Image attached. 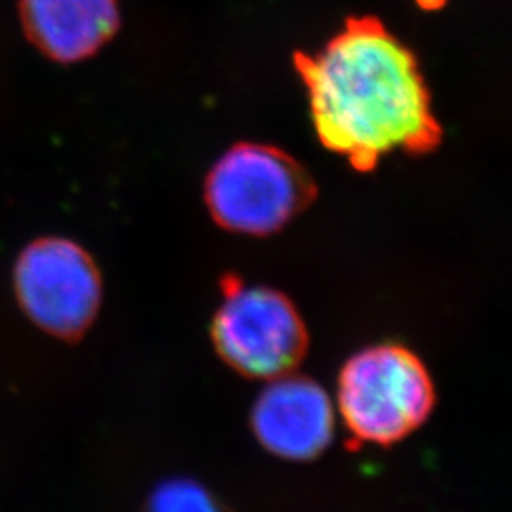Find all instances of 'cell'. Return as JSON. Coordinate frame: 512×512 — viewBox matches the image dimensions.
<instances>
[{
    "mask_svg": "<svg viewBox=\"0 0 512 512\" xmlns=\"http://www.w3.org/2000/svg\"><path fill=\"white\" fill-rule=\"evenodd\" d=\"M315 198L310 173L287 152L241 143L211 169L205 202L228 232L270 236L298 217Z\"/></svg>",
    "mask_w": 512,
    "mask_h": 512,
    "instance_id": "7a4b0ae2",
    "label": "cell"
},
{
    "mask_svg": "<svg viewBox=\"0 0 512 512\" xmlns=\"http://www.w3.org/2000/svg\"><path fill=\"white\" fill-rule=\"evenodd\" d=\"M444 0H418L421 8H439Z\"/></svg>",
    "mask_w": 512,
    "mask_h": 512,
    "instance_id": "9c48e42d",
    "label": "cell"
},
{
    "mask_svg": "<svg viewBox=\"0 0 512 512\" xmlns=\"http://www.w3.org/2000/svg\"><path fill=\"white\" fill-rule=\"evenodd\" d=\"M147 512H230L202 484L188 478L162 482L148 499Z\"/></svg>",
    "mask_w": 512,
    "mask_h": 512,
    "instance_id": "ba28073f",
    "label": "cell"
},
{
    "mask_svg": "<svg viewBox=\"0 0 512 512\" xmlns=\"http://www.w3.org/2000/svg\"><path fill=\"white\" fill-rule=\"evenodd\" d=\"M23 310L57 336L73 338L92 325L101 304V275L82 247L69 239L31 243L16 264Z\"/></svg>",
    "mask_w": 512,
    "mask_h": 512,
    "instance_id": "5b68a950",
    "label": "cell"
},
{
    "mask_svg": "<svg viewBox=\"0 0 512 512\" xmlns=\"http://www.w3.org/2000/svg\"><path fill=\"white\" fill-rule=\"evenodd\" d=\"M319 141L372 171L395 150L427 152L442 129L414 54L376 18L349 19L315 55L296 54Z\"/></svg>",
    "mask_w": 512,
    "mask_h": 512,
    "instance_id": "6da1fadb",
    "label": "cell"
},
{
    "mask_svg": "<svg viewBox=\"0 0 512 512\" xmlns=\"http://www.w3.org/2000/svg\"><path fill=\"white\" fill-rule=\"evenodd\" d=\"M27 38L59 63L97 54L120 27L116 0H19Z\"/></svg>",
    "mask_w": 512,
    "mask_h": 512,
    "instance_id": "52a82bcc",
    "label": "cell"
},
{
    "mask_svg": "<svg viewBox=\"0 0 512 512\" xmlns=\"http://www.w3.org/2000/svg\"><path fill=\"white\" fill-rule=\"evenodd\" d=\"M211 336L220 359L239 374L274 380L291 374L308 351V330L293 302L268 287L224 281Z\"/></svg>",
    "mask_w": 512,
    "mask_h": 512,
    "instance_id": "277c9868",
    "label": "cell"
},
{
    "mask_svg": "<svg viewBox=\"0 0 512 512\" xmlns=\"http://www.w3.org/2000/svg\"><path fill=\"white\" fill-rule=\"evenodd\" d=\"M338 410L359 440L389 446L414 433L435 408V385L420 357L397 344L355 353L338 378Z\"/></svg>",
    "mask_w": 512,
    "mask_h": 512,
    "instance_id": "3957f363",
    "label": "cell"
},
{
    "mask_svg": "<svg viewBox=\"0 0 512 512\" xmlns=\"http://www.w3.org/2000/svg\"><path fill=\"white\" fill-rule=\"evenodd\" d=\"M258 442L277 458L311 461L334 437V406L327 391L310 378L285 374L270 380L253 406Z\"/></svg>",
    "mask_w": 512,
    "mask_h": 512,
    "instance_id": "8992f818",
    "label": "cell"
}]
</instances>
